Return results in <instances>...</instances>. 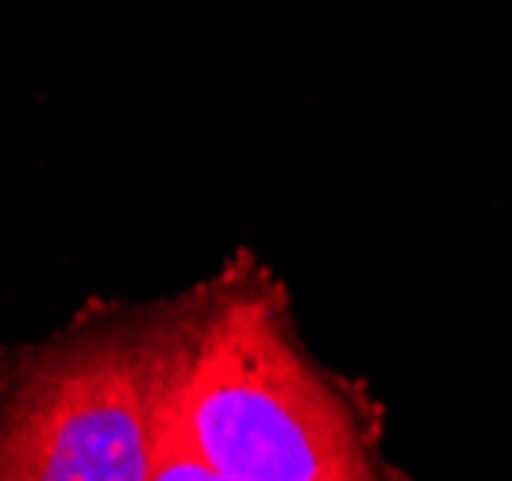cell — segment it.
<instances>
[{
  "mask_svg": "<svg viewBox=\"0 0 512 481\" xmlns=\"http://www.w3.org/2000/svg\"><path fill=\"white\" fill-rule=\"evenodd\" d=\"M174 412L228 481H393L362 401L301 347L282 289L251 258L205 281Z\"/></svg>",
  "mask_w": 512,
  "mask_h": 481,
  "instance_id": "obj_1",
  "label": "cell"
},
{
  "mask_svg": "<svg viewBox=\"0 0 512 481\" xmlns=\"http://www.w3.org/2000/svg\"><path fill=\"white\" fill-rule=\"evenodd\" d=\"M151 481H228L216 466H208L205 455L185 439L174 401H170V420H166V435H162V451H158Z\"/></svg>",
  "mask_w": 512,
  "mask_h": 481,
  "instance_id": "obj_3",
  "label": "cell"
},
{
  "mask_svg": "<svg viewBox=\"0 0 512 481\" xmlns=\"http://www.w3.org/2000/svg\"><path fill=\"white\" fill-rule=\"evenodd\" d=\"M205 285L97 308L0 378V481H151Z\"/></svg>",
  "mask_w": 512,
  "mask_h": 481,
  "instance_id": "obj_2",
  "label": "cell"
}]
</instances>
